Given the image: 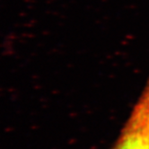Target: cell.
Masks as SVG:
<instances>
[{
  "instance_id": "cell-1",
  "label": "cell",
  "mask_w": 149,
  "mask_h": 149,
  "mask_svg": "<svg viewBox=\"0 0 149 149\" xmlns=\"http://www.w3.org/2000/svg\"><path fill=\"white\" fill-rule=\"evenodd\" d=\"M112 149H149V81Z\"/></svg>"
}]
</instances>
